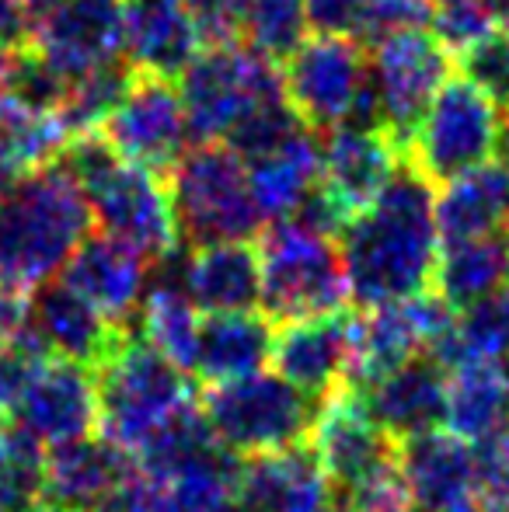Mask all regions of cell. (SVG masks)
<instances>
[{
	"mask_svg": "<svg viewBox=\"0 0 509 512\" xmlns=\"http://www.w3.org/2000/svg\"><path fill=\"white\" fill-rule=\"evenodd\" d=\"M203 53L185 0H123V63L133 74L178 81Z\"/></svg>",
	"mask_w": 509,
	"mask_h": 512,
	"instance_id": "cell-20",
	"label": "cell"
},
{
	"mask_svg": "<svg viewBox=\"0 0 509 512\" xmlns=\"http://www.w3.org/2000/svg\"><path fill=\"white\" fill-rule=\"evenodd\" d=\"M32 21L14 0H0V53L4 49H18L32 42Z\"/></svg>",
	"mask_w": 509,
	"mask_h": 512,
	"instance_id": "cell-42",
	"label": "cell"
},
{
	"mask_svg": "<svg viewBox=\"0 0 509 512\" xmlns=\"http://www.w3.org/2000/svg\"><path fill=\"white\" fill-rule=\"evenodd\" d=\"M509 283V234L471 237L443 244L436 265V286L454 310H464Z\"/></svg>",
	"mask_w": 509,
	"mask_h": 512,
	"instance_id": "cell-29",
	"label": "cell"
},
{
	"mask_svg": "<svg viewBox=\"0 0 509 512\" xmlns=\"http://www.w3.org/2000/svg\"><path fill=\"white\" fill-rule=\"evenodd\" d=\"M171 213L185 248L262 237L269 220L258 209L248 164L227 143H199L171 171Z\"/></svg>",
	"mask_w": 509,
	"mask_h": 512,
	"instance_id": "cell-4",
	"label": "cell"
},
{
	"mask_svg": "<svg viewBox=\"0 0 509 512\" xmlns=\"http://www.w3.org/2000/svg\"><path fill=\"white\" fill-rule=\"evenodd\" d=\"M95 380L102 408L98 432L129 453L140 450L171 415L196 401L189 370L157 352L140 331H129L112 349V356L95 370Z\"/></svg>",
	"mask_w": 509,
	"mask_h": 512,
	"instance_id": "cell-5",
	"label": "cell"
},
{
	"mask_svg": "<svg viewBox=\"0 0 509 512\" xmlns=\"http://www.w3.org/2000/svg\"><path fill=\"white\" fill-rule=\"evenodd\" d=\"M129 84H133V70L123 60L109 63L102 70H91V74L67 84V95H63L56 115H60V122L67 126L70 136L98 133L102 122L112 115V108L123 102Z\"/></svg>",
	"mask_w": 509,
	"mask_h": 512,
	"instance_id": "cell-34",
	"label": "cell"
},
{
	"mask_svg": "<svg viewBox=\"0 0 509 512\" xmlns=\"http://www.w3.org/2000/svg\"><path fill=\"white\" fill-rule=\"evenodd\" d=\"M272 366L286 384L318 405L349 391L356 366V314L335 310V314L279 324Z\"/></svg>",
	"mask_w": 509,
	"mask_h": 512,
	"instance_id": "cell-14",
	"label": "cell"
},
{
	"mask_svg": "<svg viewBox=\"0 0 509 512\" xmlns=\"http://www.w3.org/2000/svg\"><path fill=\"white\" fill-rule=\"evenodd\" d=\"M56 164L81 185L91 220L102 227V234L136 248L147 262H161L178 248L164 178L119 157L102 133L70 136Z\"/></svg>",
	"mask_w": 509,
	"mask_h": 512,
	"instance_id": "cell-3",
	"label": "cell"
},
{
	"mask_svg": "<svg viewBox=\"0 0 509 512\" xmlns=\"http://www.w3.org/2000/svg\"><path fill=\"white\" fill-rule=\"evenodd\" d=\"M178 286L203 314H245L262 307V262L252 241L189 248Z\"/></svg>",
	"mask_w": 509,
	"mask_h": 512,
	"instance_id": "cell-24",
	"label": "cell"
},
{
	"mask_svg": "<svg viewBox=\"0 0 509 512\" xmlns=\"http://www.w3.org/2000/svg\"><path fill=\"white\" fill-rule=\"evenodd\" d=\"M307 0H241V46L283 67L307 39Z\"/></svg>",
	"mask_w": 509,
	"mask_h": 512,
	"instance_id": "cell-33",
	"label": "cell"
},
{
	"mask_svg": "<svg viewBox=\"0 0 509 512\" xmlns=\"http://www.w3.org/2000/svg\"><path fill=\"white\" fill-rule=\"evenodd\" d=\"M11 415L14 425L28 432L42 450H56V446L98 436L102 408H98L95 370L46 356L28 377Z\"/></svg>",
	"mask_w": 509,
	"mask_h": 512,
	"instance_id": "cell-13",
	"label": "cell"
},
{
	"mask_svg": "<svg viewBox=\"0 0 509 512\" xmlns=\"http://www.w3.org/2000/svg\"><path fill=\"white\" fill-rule=\"evenodd\" d=\"M440 251L436 185L405 161L381 196L339 234L349 304L374 310L429 293Z\"/></svg>",
	"mask_w": 509,
	"mask_h": 512,
	"instance_id": "cell-1",
	"label": "cell"
},
{
	"mask_svg": "<svg viewBox=\"0 0 509 512\" xmlns=\"http://www.w3.org/2000/svg\"><path fill=\"white\" fill-rule=\"evenodd\" d=\"M133 474H140L133 453L98 432V436L46 450L42 502L63 512H88L119 485H126Z\"/></svg>",
	"mask_w": 509,
	"mask_h": 512,
	"instance_id": "cell-22",
	"label": "cell"
},
{
	"mask_svg": "<svg viewBox=\"0 0 509 512\" xmlns=\"http://www.w3.org/2000/svg\"><path fill=\"white\" fill-rule=\"evenodd\" d=\"M478 502H482V512H509V481L489 488V492H482Z\"/></svg>",
	"mask_w": 509,
	"mask_h": 512,
	"instance_id": "cell-43",
	"label": "cell"
},
{
	"mask_svg": "<svg viewBox=\"0 0 509 512\" xmlns=\"http://www.w3.org/2000/svg\"><path fill=\"white\" fill-rule=\"evenodd\" d=\"M499 108L464 77H450L408 140V164L447 185L499 154Z\"/></svg>",
	"mask_w": 509,
	"mask_h": 512,
	"instance_id": "cell-10",
	"label": "cell"
},
{
	"mask_svg": "<svg viewBox=\"0 0 509 512\" xmlns=\"http://www.w3.org/2000/svg\"><path fill=\"white\" fill-rule=\"evenodd\" d=\"M28 335L46 356L98 370L129 335V328L112 324L63 279H49L28 297Z\"/></svg>",
	"mask_w": 509,
	"mask_h": 512,
	"instance_id": "cell-18",
	"label": "cell"
},
{
	"mask_svg": "<svg viewBox=\"0 0 509 512\" xmlns=\"http://www.w3.org/2000/svg\"><path fill=\"white\" fill-rule=\"evenodd\" d=\"M433 359L443 370H454L461 363H503L509 359V283L503 290L489 293L478 304L457 310V324Z\"/></svg>",
	"mask_w": 509,
	"mask_h": 512,
	"instance_id": "cell-31",
	"label": "cell"
},
{
	"mask_svg": "<svg viewBox=\"0 0 509 512\" xmlns=\"http://www.w3.org/2000/svg\"><path fill=\"white\" fill-rule=\"evenodd\" d=\"M88 234L91 209L81 185L56 161L25 171L0 192V279L39 290L60 276Z\"/></svg>",
	"mask_w": 509,
	"mask_h": 512,
	"instance_id": "cell-2",
	"label": "cell"
},
{
	"mask_svg": "<svg viewBox=\"0 0 509 512\" xmlns=\"http://www.w3.org/2000/svg\"><path fill=\"white\" fill-rule=\"evenodd\" d=\"M311 450L325 471L332 495H349L398 464V443L370 418L356 391H342L318 408Z\"/></svg>",
	"mask_w": 509,
	"mask_h": 512,
	"instance_id": "cell-15",
	"label": "cell"
},
{
	"mask_svg": "<svg viewBox=\"0 0 509 512\" xmlns=\"http://www.w3.org/2000/svg\"><path fill=\"white\" fill-rule=\"evenodd\" d=\"M499 157H503V164L509 168V115H506L503 129H499Z\"/></svg>",
	"mask_w": 509,
	"mask_h": 512,
	"instance_id": "cell-45",
	"label": "cell"
},
{
	"mask_svg": "<svg viewBox=\"0 0 509 512\" xmlns=\"http://www.w3.org/2000/svg\"><path fill=\"white\" fill-rule=\"evenodd\" d=\"M447 377L433 356H415L356 394L394 443H408L447 425Z\"/></svg>",
	"mask_w": 509,
	"mask_h": 512,
	"instance_id": "cell-21",
	"label": "cell"
},
{
	"mask_svg": "<svg viewBox=\"0 0 509 512\" xmlns=\"http://www.w3.org/2000/svg\"><path fill=\"white\" fill-rule=\"evenodd\" d=\"M14 4L21 7V11L28 14V21H32V25H39L42 18H46L49 11H53L56 4H60V0H14ZM35 32V28H32Z\"/></svg>",
	"mask_w": 509,
	"mask_h": 512,
	"instance_id": "cell-44",
	"label": "cell"
},
{
	"mask_svg": "<svg viewBox=\"0 0 509 512\" xmlns=\"http://www.w3.org/2000/svg\"><path fill=\"white\" fill-rule=\"evenodd\" d=\"M436 230L443 244L509 234V168L489 161L436 189Z\"/></svg>",
	"mask_w": 509,
	"mask_h": 512,
	"instance_id": "cell-28",
	"label": "cell"
},
{
	"mask_svg": "<svg viewBox=\"0 0 509 512\" xmlns=\"http://www.w3.org/2000/svg\"><path fill=\"white\" fill-rule=\"evenodd\" d=\"M408 161L405 143L384 126H342L321 136V192L346 216H360Z\"/></svg>",
	"mask_w": 509,
	"mask_h": 512,
	"instance_id": "cell-16",
	"label": "cell"
},
{
	"mask_svg": "<svg viewBox=\"0 0 509 512\" xmlns=\"http://www.w3.org/2000/svg\"><path fill=\"white\" fill-rule=\"evenodd\" d=\"M28 328V290L0 279V349Z\"/></svg>",
	"mask_w": 509,
	"mask_h": 512,
	"instance_id": "cell-41",
	"label": "cell"
},
{
	"mask_svg": "<svg viewBox=\"0 0 509 512\" xmlns=\"http://www.w3.org/2000/svg\"><path fill=\"white\" fill-rule=\"evenodd\" d=\"M147 265L150 262L140 251L116 237L88 234L77 244L70 262L63 265L60 279L102 310L112 324L129 328L133 314H140V304L147 297Z\"/></svg>",
	"mask_w": 509,
	"mask_h": 512,
	"instance_id": "cell-19",
	"label": "cell"
},
{
	"mask_svg": "<svg viewBox=\"0 0 509 512\" xmlns=\"http://www.w3.org/2000/svg\"><path fill=\"white\" fill-rule=\"evenodd\" d=\"M42 359H46V352H42L39 342L28 335V328L21 331L11 345L0 349V415L14 411L21 391H25V384H28V377H32L35 366H39Z\"/></svg>",
	"mask_w": 509,
	"mask_h": 512,
	"instance_id": "cell-37",
	"label": "cell"
},
{
	"mask_svg": "<svg viewBox=\"0 0 509 512\" xmlns=\"http://www.w3.org/2000/svg\"><path fill=\"white\" fill-rule=\"evenodd\" d=\"M325 512H360V509H353L349 502H342V499H332L328 502V509Z\"/></svg>",
	"mask_w": 509,
	"mask_h": 512,
	"instance_id": "cell-46",
	"label": "cell"
},
{
	"mask_svg": "<svg viewBox=\"0 0 509 512\" xmlns=\"http://www.w3.org/2000/svg\"><path fill=\"white\" fill-rule=\"evenodd\" d=\"M377 119L408 150L426 108L454 77L457 56L429 28H405L367 46Z\"/></svg>",
	"mask_w": 509,
	"mask_h": 512,
	"instance_id": "cell-11",
	"label": "cell"
},
{
	"mask_svg": "<svg viewBox=\"0 0 509 512\" xmlns=\"http://www.w3.org/2000/svg\"><path fill=\"white\" fill-rule=\"evenodd\" d=\"M408 512H419V509H408Z\"/></svg>",
	"mask_w": 509,
	"mask_h": 512,
	"instance_id": "cell-49",
	"label": "cell"
},
{
	"mask_svg": "<svg viewBox=\"0 0 509 512\" xmlns=\"http://www.w3.org/2000/svg\"><path fill=\"white\" fill-rule=\"evenodd\" d=\"M199 321L203 317L196 304L185 297L175 279H164L161 286L147 290L140 304V335L182 370H192V359H196Z\"/></svg>",
	"mask_w": 509,
	"mask_h": 512,
	"instance_id": "cell-32",
	"label": "cell"
},
{
	"mask_svg": "<svg viewBox=\"0 0 509 512\" xmlns=\"http://www.w3.org/2000/svg\"><path fill=\"white\" fill-rule=\"evenodd\" d=\"M32 46L63 77L102 70L123 60V0H60L35 25Z\"/></svg>",
	"mask_w": 509,
	"mask_h": 512,
	"instance_id": "cell-17",
	"label": "cell"
},
{
	"mask_svg": "<svg viewBox=\"0 0 509 512\" xmlns=\"http://www.w3.org/2000/svg\"><path fill=\"white\" fill-rule=\"evenodd\" d=\"M286 102L311 133L381 126L370 91L367 46L349 35H307L283 63Z\"/></svg>",
	"mask_w": 509,
	"mask_h": 512,
	"instance_id": "cell-9",
	"label": "cell"
},
{
	"mask_svg": "<svg viewBox=\"0 0 509 512\" xmlns=\"http://www.w3.org/2000/svg\"><path fill=\"white\" fill-rule=\"evenodd\" d=\"M506 436H509V425H506Z\"/></svg>",
	"mask_w": 509,
	"mask_h": 512,
	"instance_id": "cell-48",
	"label": "cell"
},
{
	"mask_svg": "<svg viewBox=\"0 0 509 512\" xmlns=\"http://www.w3.org/2000/svg\"><path fill=\"white\" fill-rule=\"evenodd\" d=\"M11 182H14V175H11V171H7V168H0V192H4Z\"/></svg>",
	"mask_w": 509,
	"mask_h": 512,
	"instance_id": "cell-47",
	"label": "cell"
},
{
	"mask_svg": "<svg viewBox=\"0 0 509 512\" xmlns=\"http://www.w3.org/2000/svg\"><path fill=\"white\" fill-rule=\"evenodd\" d=\"M185 4L199 28L203 49L241 42V0H185Z\"/></svg>",
	"mask_w": 509,
	"mask_h": 512,
	"instance_id": "cell-39",
	"label": "cell"
},
{
	"mask_svg": "<svg viewBox=\"0 0 509 512\" xmlns=\"http://www.w3.org/2000/svg\"><path fill=\"white\" fill-rule=\"evenodd\" d=\"M370 0H307V21L318 35H349L360 42Z\"/></svg>",
	"mask_w": 509,
	"mask_h": 512,
	"instance_id": "cell-40",
	"label": "cell"
},
{
	"mask_svg": "<svg viewBox=\"0 0 509 512\" xmlns=\"http://www.w3.org/2000/svg\"><path fill=\"white\" fill-rule=\"evenodd\" d=\"M272 345H276V324L258 310L206 314L199 321L192 373L203 384L252 377V373H262L265 363H272Z\"/></svg>",
	"mask_w": 509,
	"mask_h": 512,
	"instance_id": "cell-26",
	"label": "cell"
},
{
	"mask_svg": "<svg viewBox=\"0 0 509 512\" xmlns=\"http://www.w3.org/2000/svg\"><path fill=\"white\" fill-rule=\"evenodd\" d=\"M433 18V0H370L367 25H363L360 42L384 39L391 32H405V28H426V21Z\"/></svg>",
	"mask_w": 509,
	"mask_h": 512,
	"instance_id": "cell-38",
	"label": "cell"
},
{
	"mask_svg": "<svg viewBox=\"0 0 509 512\" xmlns=\"http://www.w3.org/2000/svg\"><path fill=\"white\" fill-rule=\"evenodd\" d=\"M318 408V401L286 384L279 373H252L227 384H206L199 398V411L217 443L241 460L307 443Z\"/></svg>",
	"mask_w": 509,
	"mask_h": 512,
	"instance_id": "cell-6",
	"label": "cell"
},
{
	"mask_svg": "<svg viewBox=\"0 0 509 512\" xmlns=\"http://www.w3.org/2000/svg\"><path fill=\"white\" fill-rule=\"evenodd\" d=\"M433 35L461 56L496 28H509V0H433Z\"/></svg>",
	"mask_w": 509,
	"mask_h": 512,
	"instance_id": "cell-35",
	"label": "cell"
},
{
	"mask_svg": "<svg viewBox=\"0 0 509 512\" xmlns=\"http://www.w3.org/2000/svg\"><path fill=\"white\" fill-rule=\"evenodd\" d=\"M234 495L248 512H325L335 499L311 443L245 460Z\"/></svg>",
	"mask_w": 509,
	"mask_h": 512,
	"instance_id": "cell-25",
	"label": "cell"
},
{
	"mask_svg": "<svg viewBox=\"0 0 509 512\" xmlns=\"http://www.w3.org/2000/svg\"><path fill=\"white\" fill-rule=\"evenodd\" d=\"M398 467L419 512H447L478 499L475 450L454 432L440 429L398 443Z\"/></svg>",
	"mask_w": 509,
	"mask_h": 512,
	"instance_id": "cell-23",
	"label": "cell"
},
{
	"mask_svg": "<svg viewBox=\"0 0 509 512\" xmlns=\"http://www.w3.org/2000/svg\"><path fill=\"white\" fill-rule=\"evenodd\" d=\"M98 133L109 140L119 157L161 178L171 175L175 164L192 150V126L185 115L182 91L175 81L154 74H133L123 102L112 108Z\"/></svg>",
	"mask_w": 509,
	"mask_h": 512,
	"instance_id": "cell-12",
	"label": "cell"
},
{
	"mask_svg": "<svg viewBox=\"0 0 509 512\" xmlns=\"http://www.w3.org/2000/svg\"><path fill=\"white\" fill-rule=\"evenodd\" d=\"M67 140L70 133L56 112L21 102L11 91L0 98V168L14 178L53 164Z\"/></svg>",
	"mask_w": 509,
	"mask_h": 512,
	"instance_id": "cell-30",
	"label": "cell"
},
{
	"mask_svg": "<svg viewBox=\"0 0 509 512\" xmlns=\"http://www.w3.org/2000/svg\"><path fill=\"white\" fill-rule=\"evenodd\" d=\"M175 84L199 143H227L258 112L286 102L283 70L241 42L203 49Z\"/></svg>",
	"mask_w": 509,
	"mask_h": 512,
	"instance_id": "cell-8",
	"label": "cell"
},
{
	"mask_svg": "<svg viewBox=\"0 0 509 512\" xmlns=\"http://www.w3.org/2000/svg\"><path fill=\"white\" fill-rule=\"evenodd\" d=\"M461 77L471 81L496 108L509 112V28H496L492 35L478 39L461 56Z\"/></svg>",
	"mask_w": 509,
	"mask_h": 512,
	"instance_id": "cell-36",
	"label": "cell"
},
{
	"mask_svg": "<svg viewBox=\"0 0 509 512\" xmlns=\"http://www.w3.org/2000/svg\"><path fill=\"white\" fill-rule=\"evenodd\" d=\"M262 307L272 324L335 314L349 304L339 244L297 220H276L258 237Z\"/></svg>",
	"mask_w": 509,
	"mask_h": 512,
	"instance_id": "cell-7",
	"label": "cell"
},
{
	"mask_svg": "<svg viewBox=\"0 0 509 512\" xmlns=\"http://www.w3.org/2000/svg\"><path fill=\"white\" fill-rule=\"evenodd\" d=\"M245 164L265 220H290L321 185V140H314L304 126L276 147L248 157Z\"/></svg>",
	"mask_w": 509,
	"mask_h": 512,
	"instance_id": "cell-27",
	"label": "cell"
}]
</instances>
